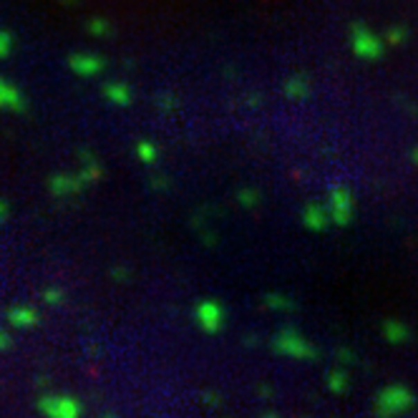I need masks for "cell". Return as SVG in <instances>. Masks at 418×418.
I'll return each mask as SVG.
<instances>
[{
    "label": "cell",
    "mask_w": 418,
    "mask_h": 418,
    "mask_svg": "<svg viewBox=\"0 0 418 418\" xmlns=\"http://www.w3.org/2000/svg\"><path fill=\"white\" fill-rule=\"evenodd\" d=\"M26 98H23V93L18 89H15L13 84H8V81H3L0 78V109H8V111H26Z\"/></svg>",
    "instance_id": "obj_3"
},
{
    "label": "cell",
    "mask_w": 418,
    "mask_h": 418,
    "mask_svg": "<svg viewBox=\"0 0 418 418\" xmlns=\"http://www.w3.org/2000/svg\"><path fill=\"white\" fill-rule=\"evenodd\" d=\"M61 298L63 295L58 293V290H46V293H43V300H46V302H58Z\"/></svg>",
    "instance_id": "obj_9"
},
{
    "label": "cell",
    "mask_w": 418,
    "mask_h": 418,
    "mask_svg": "<svg viewBox=\"0 0 418 418\" xmlns=\"http://www.w3.org/2000/svg\"><path fill=\"white\" fill-rule=\"evenodd\" d=\"M8 345H10V335H8L6 330L0 328V350H3V348H8Z\"/></svg>",
    "instance_id": "obj_10"
},
{
    "label": "cell",
    "mask_w": 418,
    "mask_h": 418,
    "mask_svg": "<svg viewBox=\"0 0 418 418\" xmlns=\"http://www.w3.org/2000/svg\"><path fill=\"white\" fill-rule=\"evenodd\" d=\"M8 322L15 325V328H33L38 322V310L28 305H18V307H10L8 310Z\"/></svg>",
    "instance_id": "obj_4"
},
{
    "label": "cell",
    "mask_w": 418,
    "mask_h": 418,
    "mask_svg": "<svg viewBox=\"0 0 418 418\" xmlns=\"http://www.w3.org/2000/svg\"><path fill=\"white\" fill-rule=\"evenodd\" d=\"M38 408L46 418H81V403L71 396H43Z\"/></svg>",
    "instance_id": "obj_1"
},
{
    "label": "cell",
    "mask_w": 418,
    "mask_h": 418,
    "mask_svg": "<svg viewBox=\"0 0 418 418\" xmlns=\"http://www.w3.org/2000/svg\"><path fill=\"white\" fill-rule=\"evenodd\" d=\"M81 184H84V176H78V179H71V176H53V179H51V192L63 197V194L76 192Z\"/></svg>",
    "instance_id": "obj_6"
},
{
    "label": "cell",
    "mask_w": 418,
    "mask_h": 418,
    "mask_svg": "<svg viewBox=\"0 0 418 418\" xmlns=\"http://www.w3.org/2000/svg\"><path fill=\"white\" fill-rule=\"evenodd\" d=\"M406 408H411V396L403 388H388L378 398V411L383 416H396Z\"/></svg>",
    "instance_id": "obj_2"
},
{
    "label": "cell",
    "mask_w": 418,
    "mask_h": 418,
    "mask_svg": "<svg viewBox=\"0 0 418 418\" xmlns=\"http://www.w3.org/2000/svg\"><path fill=\"white\" fill-rule=\"evenodd\" d=\"M10 48H13V38H10V33L0 30V58L10 56Z\"/></svg>",
    "instance_id": "obj_7"
},
{
    "label": "cell",
    "mask_w": 418,
    "mask_h": 418,
    "mask_svg": "<svg viewBox=\"0 0 418 418\" xmlns=\"http://www.w3.org/2000/svg\"><path fill=\"white\" fill-rule=\"evenodd\" d=\"M106 93H109V96L116 98L119 104H124V101H129V93H124V91H119V89H116V86H109V89H106Z\"/></svg>",
    "instance_id": "obj_8"
},
{
    "label": "cell",
    "mask_w": 418,
    "mask_h": 418,
    "mask_svg": "<svg viewBox=\"0 0 418 418\" xmlns=\"http://www.w3.org/2000/svg\"><path fill=\"white\" fill-rule=\"evenodd\" d=\"M71 69L76 71V73H81V76H93V73H98L101 71V58L96 56H86V53H78V56H71Z\"/></svg>",
    "instance_id": "obj_5"
},
{
    "label": "cell",
    "mask_w": 418,
    "mask_h": 418,
    "mask_svg": "<svg viewBox=\"0 0 418 418\" xmlns=\"http://www.w3.org/2000/svg\"><path fill=\"white\" fill-rule=\"evenodd\" d=\"M3 217H6V204L0 202V219H3Z\"/></svg>",
    "instance_id": "obj_11"
}]
</instances>
